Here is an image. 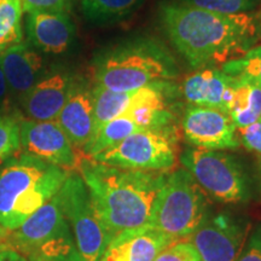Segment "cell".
<instances>
[{
	"label": "cell",
	"instance_id": "e0dca14e",
	"mask_svg": "<svg viewBox=\"0 0 261 261\" xmlns=\"http://www.w3.org/2000/svg\"><path fill=\"white\" fill-rule=\"evenodd\" d=\"M74 148H85L93 133L92 91L74 87L67 103L55 120Z\"/></svg>",
	"mask_w": 261,
	"mask_h": 261
},
{
	"label": "cell",
	"instance_id": "1f68e13d",
	"mask_svg": "<svg viewBox=\"0 0 261 261\" xmlns=\"http://www.w3.org/2000/svg\"><path fill=\"white\" fill-rule=\"evenodd\" d=\"M8 92H9L8 83H6L5 75L3 73L2 67H0V102H3V100L5 99L6 96H8Z\"/></svg>",
	"mask_w": 261,
	"mask_h": 261
},
{
	"label": "cell",
	"instance_id": "d6986e66",
	"mask_svg": "<svg viewBox=\"0 0 261 261\" xmlns=\"http://www.w3.org/2000/svg\"><path fill=\"white\" fill-rule=\"evenodd\" d=\"M142 89L135 91H127V92H116V91L107 90L104 89V87L97 86L96 85L94 89L92 90V138L107 122L112 121V120L116 119V117L121 116L123 114L128 112L129 108L136 103L137 99H138L140 92H142Z\"/></svg>",
	"mask_w": 261,
	"mask_h": 261
},
{
	"label": "cell",
	"instance_id": "8992f818",
	"mask_svg": "<svg viewBox=\"0 0 261 261\" xmlns=\"http://www.w3.org/2000/svg\"><path fill=\"white\" fill-rule=\"evenodd\" d=\"M210 217L204 192L185 168L167 174L156 197L149 226L175 241L190 237Z\"/></svg>",
	"mask_w": 261,
	"mask_h": 261
},
{
	"label": "cell",
	"instance_id": "ffe728a7",
	"mask_svg": "<svg viewBox=\"0 0 261 261\" xmlns=\"http://www.w3.org/2000/svg\"><path fill=\"white\" fill-rule=\"evenodd\" d=\"M228 116L236 128L259 121L261 117V87L250 80L234 77L233 98Z\"/></svg>",
	"mask_w": 261,
	"mask_h": 261
},
{
	"label": "cell",
	"instance_id": "4dcf8cb0",
	"mask_svg": "<svg viewBox=\"0 0 261 261\" xmlns=\"http://www.w3.org/2000/svg\"><path fill=\"white\" fill-rule=\"evenodd\" d=\"M0 261H29V260L25 259L24 256H22L21 254L15 252V250L5 248V249L0 250Z\"/></svg>",
	"mask_w": 261,
	"mask_h": 261
},
{
	"label": "cell",
	"instance_id": "d6a6232c",
	"mask_svg": "<svg viewBox=\"0 0 261 261\" xmlns=\"http://www.w3.org/2000/svg\"><path fill=\"white\" fill-rule=\"evenodd\" d=\"M8 234H9V231L0 225V250L5 249L6 248L5 243H6V238H8Z\"/></svg>",
	"mask_w": 261,
	"mask_h": 261
},
{
	"label": "cell",
	"instance_id": "83f0119b",
	"mask_svg": "<svg viewBox=\"0 0 261 261\" xmlns=\"http://www.w3.org/2000/svg\"><path fill=\"white\" fill-rule=\"evenodd\" d=\"M240 144L261 158V121L236 129Z\"/></svg>",
	"mask_w": 261,
	"mask_h": 261
},
{
	"label": "cell",
	"instance_id": "277c9868",
	"mask_svg": "<svg viewBox=\"0 0 261 261\" xmlns=\"http://www.w3.org/2000/svg\"><path fill=\"white\" fill-rule=\"evenodd\" d=\"M5 247L29 261H81L57 194L21 226L9 231Z\"/></svg>",
	"mask_w": 261,
	"mask_h": 261
},
{
	"label": "cell",
	"instance_id": "e575fe53",
	"mask_svg": "<svg viewBox=\"0 0 261 261\" xmlns=\"http://www.w3.org/2000/svg\"><path fill=\"white\" fill-rule=\"evenodd\" d=\"M259 121H261V117H260V120H259Z\"/></svg>",
	"mask_w": 261,
	"mask_h": 261
},
{
	"label": "cell",
	"instance_id": "7c38bea8",
	"mask_svg": "<svg viewBox=\"0 0 261 261\" xmlns=\"http://www.w3.org/2000/svg\"><path fill=\"white\" fill-rule=\"evenodd\" d=\"M181 127L185 139L195 148L234 150L241 145L230 116L213 108L190 107L182 117Z\"/></svg>",
	"mask_w": 261,
	"mask_h": 261
},
{
	"label": "cell",
	"instance_id": "836d02e7",
	"mask_svg": "<svg viewBox=\"0 0 261 261\" xmlns=\"http://www.w3.org/2000/svg\"><path fill=\"white\" fill-rule=\"evenodd\" d=\"M259 171H260V179H261V158L259 160Z\"/></svg>",
	"mask_w": 261,
	"mask_h": 261
},
{
	"label": "cell",
	"instance_id": "6da1fadb",
	"mask_svg": "<svg viewBox=\"0 0 261 261\" xmlns=\"http://www.w3.org/2000/svg\"><path fill=\"white\" fill-rule=\"evenodd\" d=\"M161 21L174 47L195 68L242 57L260 29L255 16L248 12L224 15L179 3L161 6Z\"/></svg>",
	"mask_w": 261,
	"mask_h": 261
},
{
	"label": "cell",
	"instance_id": "30bf717a",
	"mask_svg": "<svg viewBox=\"0 0 261 261\" xmlns=\"http://www.w3.org/2000/svg\"><path fill=\"white\" fill-rule=\"evenodd\" d=\"M19 143L24 154L73 171L77 167L75 148L56 121H19Z\"/></svg>",
	"mask_w": 261,
	"mask_h": 261
},
{
	"label": "cell",
	"instance_id": "603a6c76",
	"mask_svg": "<svg viewBox=\"0 0 261 261\" xmlns=\"http://www.w3.org/2000/svg\"><path fill=\"white\" fill-rule=\"evenodd\" d=\"M142 0H81L85 16L94 22H109L128 16Z\"/></svg>",
	"mask_w": 261,
	"mask_h": 261
},
{
	"label": "cell",
	"instance_id": "52a82bcc",
	"mask_svg": "<svg viewBox=\"0 0 261 261\" xmlns=\"http://www.w3.org/2000/svg\"><path fill=\"white\" fill-rule=\"evenodd\" d=\"M180 162L201 190L214 200L236 203L246 201L249 196L242 166L221 150L187 149L180 155Z\"/></svg>",
	"mask_w": 261,
	"mask_h": 261
},
{
	"label": "cell",
	"instance_id": "ac0fdd59",
	"mask_svg": "<svg viewBox=\"0 0 261 261\" xmlns=\"http://www.w3.org/2000/svg\"><path fill=\"white\" fill-rule=\"evenodd\" d=\"M232 83L233 77L223 70L203 69L189 75L182 83L181 90L185 99L192 106L213 108L224 112L225 91Z\"/></svg>",
	"mask_w": 261,
	"mask_h": 261
},
{
	"label": "cell",
	"instance_id": "3957f363",
	"mask_svg": "<svg viewBox=\"0 0 261 261\" xmlns=\"http://www.w3.org/2000/svg\"><path fill=\"white\" fill-rule=\"evenodd\" d=\"M70 171L34 156L8 159L0 167V225L16 230L60 191Z\"/></svg>",
	"mask_w": 261,
	"mask_h": 261
},
{
	"label": "cell",
	"instance_id": "cb8c5ba5",
	"mask_svg": "<svg viewBox=\"0 0 261 261\" xmlns=\"http://www.w3.org/2000/svg\"><path fill=\"white\" fill-rule=\"evenodd\" d=\"M223 71L232 77H243L261 87V45L252 47L242 57L223 65Z\"/></svg>",
	"mask_w": 261,
	"mask_h": 261
},
{
	"label": "cell",
	"instance_id": "7a4b0ae2",
	"mask_svg": "<svg viewBox=\"0 0 261 261\" xmlns=\"http://www.w3.org/2000/svg\"><path fill=\"white\" fill-rule=\"evenodd\" d=\"M77 169L94 213L112 241L125 232L148 226L167 173L128 171L90 158L81 159Z\"/></svg>",
	"mask_w": 261,
	"mask_h": 261
},
{
	"label": "cell",
	"instance_id": "f1b7e54d",
	"mask_svg": "<svg viewBox=\"0 0 261 261\" xmlns=\"http://www.w3.org/2000/svg\"><path fill=\"white\" fill-rule=\"evenodd\" d=\"M237 261H261V224L246 241Z\"/></svg>",
	"mask_w": 261,
	"mask_h": 261
},
{
	"label": "cell",
	"instance_id": "2e32d148",
	"mask_svg": "<svg viewBox=\"0 0 261 261\" xmlns=\"http://www.w3.org/2000/svg\"><path fill=\"white\" fill-rule=\"evenodd\" d=\"M0 67L9 90L23 100L25 94L40 80L42 58L22 41L0 52Z\"/></svg>",
	"mask_w": 261,
	"mask_h": 261
},
{
	"label": "cell",
	"instance_id": "9c48e42d",
	"mask_svg": "<svg viewBox=\"0 0 261 261\" xmlns=\"http://www.w3.org/2000/svg\"><path fill=\"white\" fill-rule=\"evenodd\" d=\"M91 159L128 171L167 173L175 166V149L166 130H140Z\"/></svg>",
	"mask_w": 261,
	"mask_h": 261
},
{
	"label": "cell",
	"instance_id": "5b68a950",
	"mask_svg": "<svg viewBox=\"0 0 261 261\" xmlns=\"http://www.w3.org/2000/svg\"><path fill=\"white\" fill-rule=\"evenodd\" d=\"M177 69L166 52L150 44H132L100 58L97 86L116 92L135 91L173 79Z\"/></svg>",
	"mask_w": 261,
	"mask_h": 261
},
{
	"label": "cell",
	"instance_id": "ba28073f",
	"mask_svg": "<svg viewBox=\"0 0 261 261\" xmlns=\"http://www.w3.org/2000/svg\"><path fill=\"white\" fill-rule=\"evenodd\" d=\"M62 213L69 224L81 261H99L112 237L94 213L86 185L79 172L70 171L57 192Z\"/></svg>",
	"mask_w": 261,
	"mask_h": 261
},
{
	"label": "cell",
	"instance_id": "5bb4252c",
	"mask_svg": "<svg viewBox=\"0 0 261 261\" xmlns=\"http://www.w3.org/2000/svg\"><path fill=\"white\" fill-rule=\"evenodd\" d=\"M173 242L174 238L148 225L114 238L99 261H154Z\"/></svg>",
	"mask_w": 261,
	"mask_h": 261
},
{
	"label": "cell",
	"instance_id": "f546056e",
	"mask_svg": "<svg viewBox=\"0 0 261 261\" xmlns=\"http://www.w3.org/2000/svg\"><path fill=\"white\" fill-rule=\"evenodd\" d=\"M23 11H65L71 0H21Z\"/></svg>",
	"mask_w": 261,
	"mask_h": 261
},
{
	"label": "cell",
	"instance_id": "7402d4cb",
	"mask_svg": "<svg viewBox=\"0 0 261 261\" xmlns=\"http://www.w3.org/2000/svg\"><path fill=\"white\" fill-rule=\"evenodd\" d=\"M21 0H0V52L23 39Z\"/></svg>",
	"mask_w": 261,
	"mask_h": 261
},
{
	"label": "cell",
	"instance_id": "8fae6325",
	"mask_svg": "<svg viewBox=\"0 0 261 261\" xmlns=\"http://www.w3.org/2000/svg\"><path fill=\"white\" fill-rule=\"evenodd\" d=\"M247 226L226 214L208 217L191 234L201 261H237L246 244Z\"/></svg>",
	"mask_w": 261,
	"mask_h": 261
},
{
	"label": "cell",
	"instance_id": "d4e9b609",
	"mask_svg": "<svg viewBox=\"0 0 261 261\" xmlns=\"http://www.w3.org/2000/svg\"><path fill=\"white\" fill-rule=\"evenodd\" d=\"M257 2L259 0H178L179 4L224 15L247 14L255 8Z\"/></svg>",
	"mask_w": 261,
	"mask_h": 261
},
{
	"label": "cell",
	"instance_id": "44dd1931",
	"mask_svg": "<svg viewBox=\"0 0 261 261\" xmlns=\"http://www.w3.org/2000/svg\"><path fill=\"white\" fill-rule=\"evenodd\" d=\"M143 130L140 127L136 125L130 120V117L126 115H121L112 121L107 122L102 128L96 133V136L87 143L84 148L85 154L89 158H93L106 150L113 148L114 145L119 144L127 137L133 135L136 132Z\"/></svg>",
	"mask_w": 261,
	"mask_h": 261
},
{
	"label": "cell",
	"instance_id": "4fadbf2b",
	"mask_svg": "<svg viewBox=\"0 0 261 261\" xmlns=\"http://www.w3.org/2000/svg\"><path fill=\"white\" fill-rule=\"evenodd\" d=\"M29 41L47 54H62L73 42L75 27L65 11H33L27 15Z\"/></svg>",
	"mask_w": 261,
	"mask_h": 261
},
{
	"label": "cell",
	"instance_id": "9a60e30c",
	"mask_svg": "<svg viewBox=\"0 0 261 261\" xmlns=\"http://www.w3.org/2000/svg\"><path fill=\"white\" fill-rule=\"evenodd\" d=\"M73 89L70 77L62 73L40 79L23 98L24 112L34 121H55Z\"/></svg>",
	"mask_w": 261,
	"mask_h": 261
},
{
	"label": "cell",
	"instance_id": "484cf974",
	"mask_svg": "<svg viewBox=\"0 0 261 261\" xmlns=\"http://www.w3.org/2000/svg\"><path fill=\"white\" fill-rule=\"evenodd\" d=\"M19 148V121L14 116L0 115V163L15 155Z\"/></svg>",
	"mask_w": 261,
	"mask_h": 261
},
{
	"label": "cell",
	"instance_id": "4316f807",
	"mask_svg": "<svg viewBox=\"0 0 261 261\" xmlns=\"http://www.w3.org/2000/svg\"><path fill=\"white\" fill-rule=\"evenodd\" d=\"M154 261H201L195 247L189 242L175 241L166 247Z\"/></svg>",
	"mask_w": 261,
	"mask_h": 261
}]
</instances>
